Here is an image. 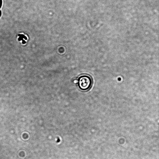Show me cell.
<instances>
[{"mask_svg":"<svg viewBox=\"0 0 159 159\" xmlns=\"http://www.w3.org/2000/svg\"><path fill=\"white\" fill-rule=\"evenodd\" d=\"M78 86L81 90L86 91L89 89L92 85V80L89 76L82 75L79 77L78 80Z\"/></svg>","mask_w":159,"mask_h":159,"instance_id":"obj_1","label":"cell"},{"mask_svg":"<svg viewBox=\"0 0 159 159\" xmlns=\"http://www.w3.org/2000/svg\"><path fill=\"white\" fill-rule=\"evenodd\" d=\"M2 0H0V8L1 7L2 5Z\"/></svg>","mask_w":159,"mask_h":159,"instance_id":"obj_2","label":"cell"},{"mask_svg":"<svg viewBox=\"0 0 159 159\" xmlns=\"http://www.w3.org/2000/svg\"><path fill=\"white\" fill-rule=\"evenodd\" d=\"M1 14H2L1 11L0 10V17L1 16Z\"/></svg>","mask_w":159,"mask_h":159,"instance_id":"obj_3","label":"cell"}]
</instances>
